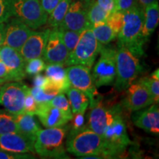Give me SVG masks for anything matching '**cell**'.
I'll use <instances>...</instances> for the list:
<instances>
[{
  "instance_id": "6da1fadb",
  "label": "cell",
  "mask_w": 159,
  "mask_h": 159,
  "mask_svg": "<svg viewBox=\"0 0 159 159\" xmlns=\"http://www.w3.org/2000/svg\"><path fill=\"white\" fill-rule=\"evenodd\" d=\"M144 9L139 6L123 12L122 25L119 30L117 44L128 48L137 57L144 55L143 47L146 41L142 36Z\"/></svg>"
},
{
  "instance_id": "7a4b0ae2",
  "label": "cell",
  "mask_w": 159,
  "mask_h": 159,
  "mask_svg": "<svg viewBox=\"0 0 159 159\" xmlns=\"http://www.w3.org/2000/svg\"><path fill=\"white\" fill-rule=\"evenodd\" d=\"M66 150L75 156L85 157L101 156L103 149V139L90 128L71 130L67 137Z\"/></svg>"
},
{
  "instance_id": "3957f363",
  "label": "cell",
  "mask_w": 159,
  "mask_h": 159,
  "mask_svg": "<svg viewBox=\"0 0 159 159\" xmlns=\"http://www.w3.org/2000/svg\"><path fill=\"white\" fill-rule=\"evenodd\" d=\"M69 126L41 129L34 142L35 152L41 158H66L64 140Z\"/></svg>"
},
{
  "instance_id": "277c9868",
  "label": "cell",
  "mask_w": 159,
  "mask_h": 159,
  "mask_svg": "<svg viewBox=\"0 0 159 159\" xmlns=\"http://www.w3.org/2000/svg\"><path fill=\"white\" fill-rule=\"evenodd\" d=\"M142 71V66L139 57L133 54L124 46L117 44L115 88L118 91L127 89Z\"/></svg>"
},
{
  "instance_id": "5b68a950",
  "label": "cell",
  "mask_w": 159,
  "mask_h": 159,
  "mask_svg": "<svg viewBox=\"0 0 159 159\" xmlns=\"http://www.w3.org/2000/svg\"><path fill=\"white\" fill-rule=\"evenodd\" d=\"M102 158H116L125 152L132 142L127 132L126 125L119 113L105 130L102 136Z\"/></svg>"
},
{
  "instance_id": "8992f818",
  "label": "cell",
  "mask_w": 159,
  "mask_h": 159,
  "mask_svg": "<svg viewBox=\"0 0 159 159\" xmlns=\"http://www.w3.org/2000/svg\"><path fill=\"white\" fill-rule=\"evenodd\" d=\"M102 47V44L94 37L91 27L83 30L80 33L74 50L69 53L65 66L80 64L91 69Z\"/></svg>"
},
{
  "instance_id": "52a82bcc",
  "label": "cell",
  "mask_w": 159,
  "mask_h": 159,
  "mask_svg": "<svg viewBox=\"0 0 159 159\" xmlns=\"http://www.w3.org/2000/svg\"><path fill=\"white\" fill-rule=\"evenodd\" d=\"M12 16L17 18L33 30L47 24L49 15L40 0H11Z\"/></svg>"
},
{
  "instance_id": "ba28073f",
  "label": "cell",
  "mask_w": 159,
  "mask_h": 159,
  "mask_svg": "<svg viewBox=\"0 0 159 159\" xmlns=\"http://www.w3.org/2000/svg\"><path fill=\"white\" fill-rule=\"evenodd\" d=\"M116 50L112 46L102 45L98 61L93 69V78L97 88L111 85L116 77Z\"/></svg>"
},
{
  "instance_id": "9c48e42d",
  "label": "cell",
  "mask_w": 159,
  "mask_h": 159,
  "mask_svg": "<svg viewBox=\"0 0 159 159\" xmlns=\"http://www.w3.org/2000/svg\"><path fill=\"white\" fill-rule=\"evenodd\" d=\"M29 87L21 81H10L0 89V105L6 111L16 116L24 113V102Z\"/></svg>"
},
{
  "instance_id": "30bf717a",
  "label": "cell",
  "mask_w": 159,
  "mask_h": 159,
  "mask_svg": "<svg viewBox=\"0 0 159 159\" xmlns=\"http://www.w3.org/2000/svg\"><path fill=\"white\" fill-rule=\"evenodd\" d=\"M93 0H75L71 2L60 28L81 33L91 27L88 19V7Z\"/></svg>"
},
{
  "instance_id": "8fae6325",
  "label": "cell",
  "mask_w": 159,
  "mask_h": 159,
  "mask_svg": "<svg viewBox=\"0 0 159 159\" xmlns=\"http://www.w3.org/2000/svg\"><path fill=\"white\" fill-rule=\"evenodd\" d=\"M70 86L84 92L89 98V104L94 102L97 90L91 69L85 66L71 65L66 69Z\"/></svg>"
},
{
  "instance_id": "7c38bea8",
  "label": "cell",
  "mask_w": 159,
  "mask_h": 159,
  "mask_svg": "<svg viewBox=\"0 0 159 159\" xmlns=\"http://www.w3.org/2000/svg\"><path fill=\"white\" fill-rule=\"evenodd\" d=\"M89 116V128L102 137L105 130L112 123L116 116L121 113L119 105L108 108L98 99L91 104Z\"/></svg>"
},
{
  "instance_id": "4fadbf2b",
  "label": "cell",
  "mask_w": 159,
  "mask_h": 159,
  "mask_svg": "<svg viewBox=\"0 0 159 159\" xmlns=\"http://www.w3.org/2000/svg\"><path fill=\"white\" fill-rule=\"evenodd\" d=\"M69 52L63 43L61 32L58 27L50 29L47 39L43 60L48 63H57L66 65Z\"/></svg>"
},
{
  "instance_id": "5bb4252c",
  "label": "cell",
  "mask_w": 159,
  "mask_h": 159,
  "mask_svg": "<svg viewBox=\"0 0 159 159\" xmlns=\"http://www.w3.org/2000/svg\"><path fill=\"white\" fill-rule=\"evenodd\" d=\"M33 30L17 18L11 16L5 22V40L3 45L19 51Z\"/></svg>"
},
{
  "instance_id": "9a60e30c",
  "label": "cell",
  "mask_w": 159,
  "mask_h": 159,
  "mask_svg": "<svg viewBox=\"0 0 159 159\" xmlns=\"http://www.w3.org/2000/svg\"><path fill=\"white\" fill-rule=\"evenodd\" d=\"M0 61L7 67L11 81H21L25 78L26 62L19 51L7 46H1Z\"/></svg>"
},
{
  "instance_id": "2e32d148",
  "label": "cell",
  "mask_w": 159,
  "mask_h": 159,
  "mask_svg": "<svg viewBox=\"0 0 159 159\" xmlns=\"http://www.w3.org/2000/svg\"><path fill=\"white\" fill-rule=\"evenodd\" d=\"M155 103L153 97L147 88L138 82L128 87L127 95L122 102L123 106L130 111L146 108Z\"/></svg>"
},
{
  "instance_id": "e0dca14e",
  "label": "cell",
  "mask_w": 159,
  "mask_h": 159,
  "mask_svg": "<svg viewBox=\"0 0 159 159\" xmlns=\"http://www.w3.org/2000/svg\"><path fill=\"white\" fill-rule=\"evenodd\" d=\"M49 32L50 29H46L42 31H33L19 50L25 62L32 59L42 57Z\"/></svg>"
},
{
  "instance_id": "ac0fdd59",
  "label": "cell",
  "mask_w": 159,
  "mask_h": 159,
  "mask_svg": "<svg viewBox=\"0 0 159 159\" xmlns=\"http://www.w3.org/2000/svg\"><path fill=\"white\" fill-rule=\"evenodd\" d=\"M33 141L19 132L0 135V150L17 153H35Z\"/></svg>"
},
{
  "instance_id": "d6986e66",
  "label": "cell",
  "mask_w": 159,
  "mask_h": 159,
  "mask_svg": "<svg viewBox=\"0 0 159 159\" xmlns=\"http://www.w3.org/2000/svg\"><path fill=\"white\" fill-rule=\"evenodd\" d=\"M146 110L137 111L133 117L135 125L153 135L159 134V108L157 103L150 105Z\"/></svg>"
},
{
  "instance_id": "ffe728a7",
  "label": "cell",
  "mask_w": 159,
  "mask_h": 159,
  "mask_svg": "<svg viewBox=\"0 0 159 159\" xmlns=\"http://www.w3.org/2000/svg\"><path fill=\"white\" fill-rule=\"evenodd\" d=\"M35 115L46 128L61 127L69 122L65 115L49 102L39 105Z\"/></svg>"
},
{
  "instance_id": "44dd1931",
  "label": "cell",
  "mask_w": 159,
  "mask_h": 159,
  "mask_svg": "<svg viewBox=\"0 0 159 159\" xmlns=\"http://www.w3.org/2000/svg\"><path fill=\"white\" fill-rule=\"evenodd\" d=\"M45 75L52 84L59 89L61 93L66 92L70 87L65 66L57 63H48L46 66Z\"/></svg>"
},
{
  "instance_id": "7402d4cb",
  "label": "cell",
  "mask_w": 159,
  "mask_h": 159,
  "mask_svg": "<svg viewBox=\"0 0 159 159\" xmlns=\"http://www.w3.org/2000/svg\"><path fill=\"white\" fill-rule=\"evenodd\" d=\"M15 119L18 132L35 142L38 134L41 129L35 118V115L22 113L15 116Z\"/></svg>"
},
{
  "instance_id": "603a6c76",
  "label": "cell",
  "mask_w": 159,
  "mask_h": 159,
  "mask_svg": "<svg viewBox=\"0 0 159 159\" xmlns=\"http://www.w3.org/2000/svg\"><path fill=\"white\" fill-rule=\"evenodd\" d=\"M159 22V5L158 2L147 6L144 9V23L142 28V36L144 41L149 39Z\"/></svg>"
},
{
  "instance_id": "cb8c5ba5",
  "label": "cell",
  "mask_w": 159,
  "mask_h": 159,
  "mask_svg": "<svg viewBox=\"0 0 159 159\" xmlns=\"http://www.w3.org/2000/svg\"><path fill=\"white\" fill-rule=\"evenodd\" d=\"M66 93L68 96L73 114L78 112H85L90 101L89 97L84 92L70 86Z\"/></svg>"
},
{
  "instance_id": "d4e9b609",
  "label": "cell",
  "mask_w": 159,
  "mask_h": 159,
  "mask_svg": "<svg viewBox=\"0 0 159 159\" xmlns=\"http://www.w3.org/2000/svg\"><path fill=\"white\" fill-rule=\"evenodd\" d=\"M30 92L38 105L49 102L53 97H55L57 94H61L59 89L52 84L49 80L48 82L43 87L33 86L30 89Z\"/></svg>"
},
{
  "instance_id": "484cf974",
  "label": "cell",
  "mask_w": 159,
  "mask_h": 159,
  "mask_svg": "<svg viewBox=\"0 0 159 159\" xmlns=\"http://www.w3.org/2000/svg\"><path fill=\"white\" fill-rule=\"evenodd\" d=\"M94 37L101 44L106 45L114 41L117 37V33L107 21L97 23L91 27Z\"/></svg>"
},
{
  "instance_id": "4316f807",
  "label": "cell",
  "mask_w": 159,
  "mask_h": 159,
  "mask_svg": "<svg viewBox=\"0 0 159 159\" xmlns=\"http://www.w3.org/2000/svg\"><path fill=\"white\" fill-rule=\"evenodd\" d=\"M71 0H61L52 12L49 14L47 23L52 28L58 27L63 22Z\"/></svg>"
},
{
  "instance_id": "83f0119b",
  "label": "cell",
  "mask_w": 159,
  "mask_h": 159,
  "mask_svg": "<svg viewBox=\"0 0 159 159\" xmlns=\"http://www.w3.org/2000/svg\"><path fill=\"white\" fill-rule=\"evenodd\" d=\"M138 83L144 85L153 97L155 103L159 102V69H157L150 77L141 78Z\"/></svg>"
},
{
  "instance_id": "f1b7e54d",
  "label": "cell",
  "mask_w": 159,
  "mask_h": 159,
  "mask_svg": "<svg viewBox=\"0 0 159 159\" xmlns=\"http://www.w3.org/2000/svg\"><path fill=\"white\" fill-rule=\"evenodd\" d=\"M111 13L99 5L97 0H93L88 7V19L92 26L97 23L105 21Z\"/></svg>"
},
{
  "instance_id": "f546056e",
  "label": "cell",
  "mask_w": 159,
  "mask_h": 159,
  "mask_svg": "<svg viewBox=\"0 0 159 159\" xmlns=\"http://www.w3.org/2000/svg\"><path fill=\"white\" fill-rule=\"evenodd\" d=\"M18 132L15 116L6 111H0V135Z\"/></svg>"
},
{
  "instance_id": "4dcf8cb0",
  "label": "cell",
  "mask_w": 159,
  "mask_h": 159,
  "mask_svg": "<svg viewBox=\"0 0 159 159\" xmlns=\"http://www.w3.org/2000/svg\"><path fill=\"white\" fill-rule=\"evenodd\" d=\"M49 103L52 105L53 106L58 108L65 115V116L69 119V121L72 119L73 114L72 111H71L70 103L63 93L57 94L56 96L51 99Z\"/></svg>"
},
{
  "instance_id": "1f68e13d",
  "label": "cell",
  "mask_w": 159,
  "mask_h": 159,
  "mask_svg": "<svg viewBox=\"0 0 159 159\" xmlns=\"http://www.w3.org/2000/svg\"><path fill=\"white\" fill-rule=\"evenodd\" d=\"M58 29L61 32L62 39L66 47L68 49L69 52L71 53V52L74 50L75 46L77 45L80 33L73 30H63L60 28V27H58Z\"/></svg>"
},
{
  "instance_id": "d6a6232c",
  "label": "cell",
  "mask_w": 159,
  "mask_h": 159,
  "mask_svg": "<svg viewBox=\"0 0 159 159\" xmlns=\"http://www.w3.org/2000/svg\"><path fill=\"white\" fill-rule=\"evenodd\" d=\"M46 62L41 57L30 60L26 62L25 73L28 75H35L43 71L46 68Z\"/></svg>"
},
{
  "instance_id": "836d02e7",
  "label": "cell",
  "mask_w": 159,
  "mask_h": 159,
  "mask_svg": "<svg viewBox=\"0 0 159 159\" xmlns=\"http://www.w3.org/2000/svg\"><path fill=\"white\" fill-rule=\"evenodd\" d=\"M38 107H39V105L31 94L30 88H29L26 93L25 102H24V113L35 115Z\"/></svg>"
},
{
  "instance_id": "e575fe53",
  "label": "cell",
  "mask_w": 159,
  "mask_h": 159,
  "mask_svg": "<svg viewBox=\"0 0 159 159\" xmlns=\"http://www.w3.org/2000/svg\"><path fill=\"white\" fill-rule=\"evenodd\" d=\"M123 21V12L116 11L111 13L106 20L107 23L112 27V29L116 32L118 35L119 30L122 25Z\"/></svg>"
},
{
  "instance_id": "d590c367",
  "label": "cell",
  "mask_w": 159,
  "mask_h": 159,
  "mask_svg": "<svg viewBox=\"0 0 159 159\" xmlns=\"http://www.w3.org/2000/svg\"><path fill=\"white\" fill-rule=\"evenodd\" d=\"M11 16V0H0V23L6 22Z\"/></svg>"
},
{
  "instance_id": "8d00e7d4",
  "label": "cell",
  "mask_w": 159,
  "mask_h": 159,
  "mask_svg": "<svg viewBox=\"0 0 159 159\" xmlns=\"http://www.w3.org/2000/svg\"><path fill=\"white\" fill-rule=\"evenodd\" d=\"M116 11H126L133 7L139 6L137 0H114Z\"/></svg>"
},
{
  "instance_id": "74e56055",
  "label": "cell",
  "mask_w": 159,
  "mask_h": 159,
  "mask_svg": "<svg viewBox=\"0 0 159 159\" xmlns=\"http://www.w3.org/2000/svg\"><path fill=\"white\" fill-rule=\"evenodd\" d=\"M34 158L35 157H33V155L28 153H17L0 150V159H26Z\"/></svg>"
},
{
  "instance_id": "f35d334b",
  "label": "cell",
  "mask_w": 159,
  "mask_h": 159,
  "mask_svg": "<svg viewBox=\"0 0 159 159\" xmlns=\"http://www.w3.org/2000/svg\"><path fill=\"white\" fill-rule=\"evenodd\" d=\"M85 112H78L73 114L71 120H73L71 130H79L85 127Z\"/></svg>"
},
{
  "instance_id": "ab89813d",
  "label": "cell",
  "mask_w": 159,
  "mask_h": 159,
  "mask_svg": "<svg viewBox=\"0 0 159 159\" xmlns=\"http://www.w3.org/2000/svg\"><path fill=\"white\" fill-rule=\"evenodd\" d=\"M60 1L61 0H40V2L46 13L49 15L60 2Z\"/></svg>"
},
{
  "instance_id": "60d3db41",
  "label": "cell",
  "mask_w": 159,
  "mask_h": 159,
  "mask_svg": "<svg viewBox=\"0 0 159 159\" xmlns=\"http://www.w3.org/2000/svg\"><path fill=\"white\" fill-rule=\"evenodd\" d=\"M97 2L103 9L108 13H113L116 11L114 0H97Z\"/></svg>"
},
{
  "instance_id": "b9f144b4",
  "label": "cell",
  "mask_w": 159,
  "mask_h": 159,
  "mask_svg": "<svg viewBox=\"0 0 159 159\" xmlns=\"http://www.w3.org/2000/svg\"><path fill=\"white\" fill-rule=\"evenodd\" d=\"M48 82V79L46 77V75L41 74L35 75L33 78V85L36 87H43Z\"/></svg>"
},
{
  "instance_id": "7bdbcfd3",
  "label": "cell",
  "mask_w": 159,
  "mask_h": 159,
  "mask_svg": "<svg viewBox=\"0 0 159 159\" xmlns=\"http://www.w3.org/2000/svg\"><path fill=\"white\" fill-rule=\"evenodd\" d=\"M0 79L4 80L6 82H10L11 81L8 70H7L5 63L1 61H0Z\"/></svg>"
},
{
  "instance_id": "ee69618b",
  "label": "cell",
  "mask_w": 159,
  "mask_h": 159,
  "mask_svg": "<svg viewBox=\"0 0 159 159\" xmlns=\"http://www.w3.org/2000/svg\"><path fill=\"white\" fill-rule=\"evenodd\" d=\"M139 7H142V9H144L147 6L150 5V4L158 2V0H137Z\"/></svg>"
},
{
  "instance_id": "f6af8a7d",
  "label": "cell",
  "mask_w": 159,
  "mask_h": 159,
  "mask_svg": "<svg viewBox=\"0 0 159 159\" xmlns=\"http://www.w3.org/2000/svg\"><path fill=\"white\" fill-rule=\"evenodd\" d=\"M5 40V23H0V47L3 45Z\"/></svg>"
},
{
  "instance_id": "bcb514c9",
  "label": "cell",
  "mask_w": 159,
  "mask_h": 159,
  "mask_svg": "<svg viewBox=\"0 0 159 159\" xmlns=\"http://www.w3.org/2000/svg\"><path fill=\"white\" fill-rule=\"evenodd\" d=\"M7 83L5 80H4L0 79V89H1L2 85L4 84V83Z\"/></svg>"
}]
</instances>
